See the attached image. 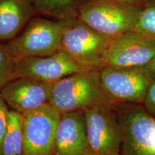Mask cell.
I'll use <instances>...</instances> for the list:
<instances>
[{
    "instance_id": "23",
    "label": "cell",
    "mask_w": 155,
    "mask_h": 155,
    "mask_svg": "<svg viewBox=\"0 0 155 155\" xmlns=\"http://www.w3.org/2000/svg\"><path fill=\"white\" fill-rule=\"evenodd\" d=\"M0 155H2V153H1V152H0Z\"/></svg>"
},
{
    "instance_id": "1",
    "label": "cell",
    "mask_w": 155,
    "mask_h": 155,
    "mask_svg": "<svg viewBox=\"0 0 155 155\" xmlns=\"http://www.w3.org/2000/svg\"><path fill=\"white\" fill-rule=\"evenodd\" d=\"M49 103L61 114L86 111L99 104H111L103 88L100 68L83 70L56 81Z\"/></svg>"
},
{
    "instance_id": "22",
    "label": "cell",
    "mask_w": 155,
    "mask_h": 155,
    "mask_svg": "<svg viewBox=\"0 0 155 155\" xmlns=\"http://www.w3.org/2000/svg\"><path fill=\"white\" fill-rule=\"evenodd\" d=\"M112 155H121V154H112Z\"/></svg>"
},
{
    "instance_id": "8",
    "label": "cell",
    "mask_w": 155,
    "mask_h": 155,
    "mask_svg": "<svg viewBox=\"0 0 155 155\" xmlns=\"http://www.w3.org/2000/svg\"><path fill=\"white\" fill-rule=\"evenodd\" d=\"M22 115L24 155H53L61 112L48 103Z\"/></svg>"
},
{
    "instance_id": "5",
    "label": "cell",
    "mask_w": 155,
    "mask_h": 155,
    "mask_svg": "<svg viewBox=\"0 0 155 155\" xmlns=\"http://www.w3.org/2000/svg\"><path fill=\"white\" fill-rule=\"evenodd\" d=\"M62 23L32 17L21 33L6 42L8 51L17 59L51 55L61 49Z\"/></svg>"
},
{
    "instance_id": "7",
    "label": "cell",
    "mask_w": 155,
    "mask_h": 155,
    "mask_svg": "<svg viewBox=\"0 0 155 155\" xmlns=\"http://www.w3.org/2000/svg\"><path fill=\"white\" fill-rule=\"evenodd\" d=\"M84 112L90 154H120L122 134L113 104H101Z\"/></svg>"
},
{
    "instance_id": "19",
    "label": "cell",
    "mask_w": 155,
    "mask_h": 155,
    "mask_svg": "<svg viewBox=\"0 0 155 155\" xmlns=\"http://www.w3.org/2000/svg\"><path fill=\"white\" fill-rule=\"evenodd\" d=\"M142 105L147 111L155 119V80L151 84Z\"/></svg>"
},
{
    "instance_id": "11",
    "label": "cell",
    "mask_w": 155,
    "mask_h": 155,
    "mask_svg": "<svg viewBox=\"0 0 155 155\" xmlns=\"http://www.w3.org/2000/svg\"><path fill=\"white\" fill-rule=\"evenodd\" d=\"M55 83L17 78L0 90V95L11 110L22 114L48 104Z\"/></svg>"
},
{
    "instance_id": "18",
    "label": "cell",
    "mask_w": 155,
    "mask_h": 155,
    "mask_svg": "<svg viewBox=\"0 0 155 155\" xmlns=\"http://www.w3.org/2000/svg\"><path fill=\"white\" fill-rule=\"evenodd\" d=\"M10 110L5 100L0 95V152L2 150V144L7 129ZM2 153V152H1Z\"/></svg>"
},
{
    "instance_id": "20",
    "label": "cell",
    "mask_w": 155,
    "mask_h": 155,
    "mask_svg": "<svg viewBox=\"0 0 155 155\" xmlns=\"http://www.w3.org/2000/svg\"><path fill=\"white\" fill-rule=\"evenodd\" d=\"M108 1L114 2L124 5H134V6H141L144 4L146 0H108Z\"/></svg>"
},
{
    "instance_id": "9",
    "label": "cell",
    "mask_w": 155,
    "mask_h": 155,
    "mask_svg": "<svg viewBox=\"0 0 155 155\" xmlns=\"http://www.w3.org/2000/svg\"><path fill=\"white\" fill-rule=\"evenodd\" d=\"M155 57V42L131 30L111 38L102 67L143 68Z\"/></svg>"
},
{
    "instance_id": "3",
    "label": "cell",
    "mask_w": 155,
    "mask_h": 155,
    "mask_svg": "<svg viewBox=\"0 0 155 155\" xmlns=\"http://www.w3.org/2000/svg\"><path fill=\"white\" fill-rule=\"evenodd\" d=\"M114 108L122 134L121 155H155L154 118L142 104L116 105Z\"/></svg>"
},
{
    "instance_id": "15",
    "label": "cell",
    "mask_w": 155,
    "mask_h": 155,
    "mask_svg": "<svg viewBox=\"0 0 155 155\" xmlns=\"http://www.w3.org/2000/svg\"><path fill=\"white\" fill-rule=\"evenodd\" d=\"M22 115L10 110L7 129L2 144V155H24Z\"/></svg>"
},
{
    "instance_id": "21",
    "label": "cell",
    "mask_w": 155,
    "mask_h": 155,
    "mask_svg": "<svg viewBox=\"0 0 155 155\" xmlns=\"http://www.w3.org/2000/svg\"><path fill=\"white\" fill-rule=\"evenodd\" d=\"M144 68H146L147 71L150 73L151 75L155 79V57L153 58L152 61Z\"/></svg>"
},
{
    "instance_id": "10",
    "label": "cell",
    "mask_w": 155,
    "mask_h": 155,
    "mask_svg": "<svg viewBox=\"0 0 155 155\" xmlns=\"http://www.w3.org/2000/svg\"><path fill=\"white\" fill-rule=\"evenodd\" d=\"M83 70L86 69L77 65L66 52L61 49L51 55L18 59L13 79L30 78L55 83L67 75Z\"/></svg>"
},
{
    "instance_id": "14",
    "label": "cell",
    "mask_w": 155,
    "mask_h": 155,
    "mask_svg": "<svg viewBox=\"0 0 155 155\" xmlns=\"http://www.w3.org/2000/svg\"><path fill=\"white\" fill-rule=\"evenodd\" d=\"M88 0H31L38 14L48 15L57 20L77 17L81 6Z\"/></svg>"
},
{
    "instance_id": "13",
    "label": "cell",
    "mask_w": 155,
    "mask_h": 155,
    "mask_svg": "<svg viewBox=\"0 0 155 155\" xmlns=\"http://www.w3.org/2000/svg\"><path fill=\"white\" fill-rule=\"evenodd\" d=\"M37 15L31 0H0V42L16 37Z\"/></svg>"
},
{
    "instance_id": "17",
    "label": "cell",
    "mask_w": 155,
    "mask_h": 155,
    "mask_svg": "<svg viewBox=\"0 0 155 155\" xmlns=\"http://www.w3.org/2000/svg\"><path fill=\"white\" fill-rule=\"evenodd\" d=\"M17 60L8 51L5 43L0 42V90L13 80Z\"/></svg>"
},
{
    "instance_id": "4",
    "label": "cell",
    "mask_w": 155,
    "mask_h": 155,
    "mask_svg": "<svg viewBox=\"0 0 155 155\" xmlns=\"http://www.w3.org/2000/svg\"><path fill=\"white\" fill-rule=\"evenodd\" d=\"M141 6L88 0L79 9L77 17L99 33L113 38L134 30Z\"/></svg>"
},
{
    "instance_id": "16",
    "label": "cell",
    "mask_w": 155,
    "mask_h": 155,
    "mask_svg": "<svg viewBox=\"0 0 155 155\" xmlns=\"http://www.w3.org/2000/svg\"><path fill=\"white\" fill-rule=\"evenodd\" d=\"M133 30L155 42V0H146L143 4Z\"/></svg>"
},
{
    "instance_id": "12",
    "label": "cell",
    "mask_w": 155,
    "mask_h": 155,
    "mask_svg": "<svg viewBox=\"0 0 155 155\" xmlns=\"http://www.w3.org/2000/svg\"><path fill=\"white\" fill-rule=\"evenodd\" d=\"M53 155H91L84 111L61 114Z\"/></svg>"
},
{
    "instance_id": "6",
    "label": "cell",
    "mask_w": 155,
    "mask_h": 155,
    "mask_svg": "<svg viewBox=\"0 0 155 155\" xmlns=\"http://www.w3.org/2000/svg\"><path fill=\"white\" fill-rule=\"evenodd\" d=\"M101 81L109 101L114 106L143 104L155 79L144 67L100 68Z\"/></svg>"
},
{
    "instance_id": "2",
    "label": "cell",
    "mask_w": 155,
    "mask_h": 155,
    "mask_svg": "<svg viewBox=\"0 0 155 155\" xmlns=\"http://www.w3.org/2000/svg\"><path fill=\"white\" fill-rule=\"evenodd\" d=\"M61 21V49L83 68H101L111 38L98 32L78 17Z\"/></svg>"
}]
</instances>
